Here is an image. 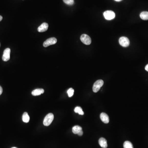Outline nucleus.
<instances>
[{"label": "nucleus", "instance_id": "f257e3e1", "mask_svg": "<svg viewBox=\"0 0 148 148\" xmlns=\"http://www.w3.org/2000/svg\"><path fill=\"white\" fill-rule=\"evenodd\" d=\"M54 119V116L52 113H49L44 118L43 124L45 126H49L51 124Z\"/></svg>", "mask_w": 148, "mask_h": 148}, {"label": "nucleus", "instance_id": "f03ea898", "mask_svg": "<svg viewBox=\"0 0 148 148\" xmlns=\"http://www.w3.org/2000/svg\"><path fill=\"white\" fill-rule=\"evenodd\" d=\"M104 84V81L100 79L94 83L93 86V90L94 93H97L99 90H100L101 87H102Z\"/></svg>", "mask_w": 148, "mask_h": 148}, {"label": "nucleus", "instance_id": "7ed1b4c3", "mask_svg": "<svg viewBox=\"0 0 148 148\" xmlns=\"http://www.w3.org/2000/svg\"><path fill=\"white\" fill-rule=\"evenodd\" d=\"M104 18L108 20H112L115 17V14L114 12L111 10H107L104 12L103 14Z\"/></svg>", "mask_w": 148, "mask_h": 148}, {"label": "nucleus", "instance_id": "20e7f679", "mask_svg": "<svg viewBox=\"0 0 148 148\" xmlns=\"http://www.w3.org/2000/svg\"><path fill=\"white\" fill-rule=\"evenodd\" d=\"M80 40L82 43L86 45H89L91 43V39L89 36L87 34H82L81 36Z\"/></svg>", "mask_w": 148, "mask_h": 148}, {"label": "nucleus", "instance_id": "39448f33", "mask_svg": "<svg viewBox=\"0 0 148 148\" xmlns=\"http://www.w3.org/2000/svg\"><path fill=\"white\" fill-rule=\"evenodd\" d=\"M119 43L120 45L123 47H128L130 45V41L127 37H121L119 38Z\"/></svg>", "mask_w": 148, "mask_h": 148}, {"label": "nucleus", "instance_id": "423d86ee", "mask_svg": "<svg viewBox=\"0 0 148 148\" xmlns=\"http://www.w3.org/2000/svg\"><path fill=\"white\" fill-rule=\"evenodd\" d=\"M57 43V39L55 38H51L48 39L43 43L44 47H47L51 45L55 44Z\"/></svg>", "mask_w": 148, "mask_h": 148}, {"label": "nucleus", "instance_id": "0eeeda50", "mask_svg": "<svg viewBox=\"0 0 148 148\" xmlns=\"http://www.w3.org/2000/svg\"><path fill=\"white\" fill-rule=\"evenodd\" d=\"M10 49L7 48L5 49L3 51L2 56V59L4 61H7L10 59Z\"/></svg>", "mask_w": 148, "mask_h": 148}, {"label": "nucleus", "instance_id": "6e6552de", "mask_svg": "<svg viewBox=\"0 0 148 148\" xmlns=\"http://www.w3.org/2000/svg\"><path fill=\"white\" fill-rule=\"evenodd\" d=\"M72 131L73 133L77 134L79 136H82L83 134L82 128L79 125H75L72 128Z\"/></svg>", "mask_w": 148, "mask_h": 148}, {"label": "nucleus", "instance_id": "1a4fd4ad", "mask_svg": "<svg viewBox=\"0 0 148 148\" xmlns=\"http://www.w3.org/2000/svg\"><path fill=\"white\" fill-rule=\"evenodd\" d=\"M48 24L47 23H43L38 28V31L39 32H44L47 30L48 28Z\"/></svg>", "mask_w": 148, "mask_h": 148}, {"label": "nucleus", "instance_id": "9d476101", "mask_svg": "<svg viewBox=\"0 0 148 148\" xmlns=\"http://www.w3.org/2000/svg\"><path fill=\"white\" fill-rule=\"evenodd\" d=\"M101 121L105 123H108L109 122V117L105 113H102L100 115Z\"/></svg>", "mask_w": 148, "mask_h": 148}, {"label": "nucleus", "instance_id": "9b49d317", "mask_svg": "<svg viewBox=\"0 0 148 148\" xmlns=\"http://www.w3.org/2000/svg\"><path fill=\"white\" fill-rule=\"evenodd\" d=\"M99 144L101 147L103 148H107L108 147L107 141L104 138H100L99 140Z\"/></svg>", "mask_w": 148, "mask_h": 148}, {"label": "nucleus", "instance_id": "f8f14e48", "mask_svg": "<svg viewBox=\"0 0 148 148\" xmlns=\"http://www.w3.org/2000/svg\"><path fill=\"white\" fill-rule=\"evenodd\" d=\"M44 93V90L42 89H36L32 92V94L34 96H38Z\"/></svg>", "mask_w": 148, "mask_h": 148}, {"label": "nucleus", "instance_id": "ddd939ff", "mask_svg": "<svg viewBox=\"0 0 148 148\" xmlns=\"http://www.w3.org/2000/svg\"><path fill=\"white\" fill-rule=\"evenodd\" d=\"M22 120L24 123H28L30 120V117L28 115V114L26 112L24 113L22 116Z\"/></svg>", "mask_w": 148, "mask_h": 148}, {"label": "nucleus", "instance_id": "4468645a", "mask_svg": "<svg viewBox=\"0 0 148 148\" xmlns=\"http://www.w3.org/2000/svg\"><path fill=\"white\" fill-rule=\"evenodd\" d=\"M140 17L142 20H148V12H143L140 14Z\"/></svg>", "mask_w": 148, "mask_h": 148}, {"label": "nucleus", "instance_id": "2eb2a0df", "mask_svg": "<svg viewBox=\"0 0 148 148\" xmlns=\"http://www.w3.org/2000/svg\"><path fill=\"white\" fill-rule=\"evenodd\" d=\"M74 111L75 113H78L79 114L81 115L84 114V112L83 111L82 109L80 107H76L74 109Z\"/></svg>", "mask_w": 148, "mask_h": 148}, {"label": "nucleus", "instance_id": "dca6fc26", "mask_svg": "<svg viewBox=\"0 0 148 148\" xmlns=\"http://www.w3.org/2000/svg\"><path fill=\"white\" fill-rule=\"evenodd\" d=\"M124 148H133V146L130 142L129 141H125L123 144Z\"/></svg>", "mask_w": 148, "mask_h": 148}, {"label": "nucleus", "instance_id": "f3484780", "mask_svg": "<svg viewBox=\"0 0 148 148\" xmlns=\"http://www.w3.org/2000/svg\"><path fill=\"white\" fill-rule=\"evenodd\" d=\"M74 89L72 88H70L68 90V91H67L68 96L69 97H72L74 94Z\"/></svg>", "mask_w": 148, "mask_h": 148}, {"label": "nucleus", "instance_id": "a211bd4d", "mask_svg": "<svg viewBox=\"0 0 148 148\" xmlns=\"http://www.w3.org/2000/svg\"><path fill=\"white\" fill-rule=\"evenodd\" d=\"M63 1L68 5H72L74 4V0H63Z\"/></svg>", "mask_w": 148, "mask_h": 148}, {"label": "nucleus", "instance_id": "6ab92c4d", "mask_svg": "<svg viewBox=\"0 0 148 148\" xmlns=\"http://www.w3.org/2000/svg\"><path fill=\"white\" fill-rule=\"evenodd\" d=\"M3 93V89L2 87L0 86V95H1Z\"/></svg>", "mask_w": 148, "mask_h": 148}, {"label": "nucleus", "instance_id": "aec40b11", "mask_svg": "<svg viewBox=\"0 0 148 148\" xmlns=\"http://www.w3.org/2000/svg\"><path fill=\"white\" fill-rule=\"evenodd\" d=\"M145 70L148 72V64L146 66V67H145Z\"/></svg>", "mask_w": 148, "mask_h": 148}, {"label": "nucleus", "instance_id": "412c9836", "mask_svg": "<svg viewBox=\"0 0 148 148\" xmlns=\"http://www.w3.org/2000/svg\"><path fill=\"white\" fill-rule=\"evenodd\" d=\"M3 19V17L2 16H1L0 15V22L1 21V20H2Z\"/></svg>", "mask_w": 148, "mask_h": 148}, {"label": "nucleus", "instance_id": "4be33fe9", "mask_svg": "<svg viewBox=\"0 0 148 148\" xmlns=\"http://www.w3.org/2000/svg\"><path fill=\"white\" fill-rule=\"evenodd\" d=\"M114 1H117V2H120V1H122V0H114Z\"/></svg>", "mask_w": 148, "mask_h": 148}, {"label": "nucleus", "instance_id": "5701e85b", "mask_svg": "<svg viewBox=\"0 0 148 148\" xmlns=\"http://www.w3.org/2000/svg\"><path fill=\"white\" fill-rule=\"evenodd\" d=\"M16 148V147H13V148Z\"/></svg>", "mask_w": 148, "mask_h": 148}, {"label": "nucleus", "instance_id": "b1692460", "mask_svg": "<svg viewBox=\"0 0 148 148\" xmlns=\"http://www.w3.org/2000/svg\"><path fill=\"white\" fill-rule=\"evenodd\" d=\"M0 47H1V44H0Z\"/></svg>", "mask_w": 148, "mask_h": 148}]
</instances>
